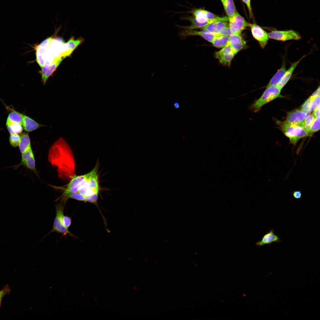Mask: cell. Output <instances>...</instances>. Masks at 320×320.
I'll use <instances>...</instances> for the list:
<instances>
[{
	"label": "cell",
	"instance_id": "cell-36",
	"mask_svg": "<svg viewBox=\"0 0 320 320\" xmlns=\"http://www.w3.org/2000/svg\"><path fill=\"white\" fill-rule=\"evenodd\" d=\"M61 221L63 225L66 228L68 229L71 223V218L63 215L61 217Z\"/></svg>",
	"mask_w": 320,
	"mask_h": 320
},
{
	"label": "cell",
	"instance_id": "cell-15",
	"mask_svg": "<svg viewBox=\"0 0 320 320\" xmlns=\"http://www.w3.org/2000/svg\"><path fill=\"white\" fill-rule=\"evenodd\" d=\"M228 26L227 21H217L212 23L201 29H204L215 34L219 35V32L223 28Z\"/></svg>",
	"mask_w": 320,
	"mask_h": 320
},
{
	"label": "cell",
	"instance_id": "cell-2",
	"mask_svg": "<svg viewBox=\"0 0 320 320\" xmlns=\"http://www.w3.org/2000/svg\"><path fill=\"white\" fill-rule=\"evenodd\" d=\"M281 90L277 86L267 87L261 97L256 100L249 107V110L254 112L259 111L263 106L278 97H283Z\"/></svg>",
	"mask_w": 320,
	"mask_h": 320
},
{
	"label": "cell",
	"instance_id": "cell-9",
	"mask_svg": "<svg viewBox=\"0 0 320 320\" xmlns=\"http://www.w3.org/2000/svg\"><path fill=\"white\" fill-rule=\"evenodd\" d=\"M179 34L180 36L182 38L192 36H200L211 43L215 37L217 35L210 32L204 29H201L200 30L196 29H182Z\"/></svg>",
	"mask_w": 320,
	"mask_h": 320
},
{
	"label": "cell",
	"instance_id": "cell-16",
	"mask_svg": "<svg viewBox=\"0 0 320 320\" xmlns=\"http://www.w3.org/2000/svg\"><path fill=\"white\" fill-rule=\"evenodd\" d=\"M22 124L24 129L26 131L30 132L38 128L45 126L37 123L30 117L23 115Z\"/></svg>",
	"mask_w": 320,
	"mask_h": 320
},
{
	"label": "cell",
	"instance_id": "cell-27",
	"mask_svg": "<svg viewBox=\"0 0 320 320\" xmlns=\"http://www.w3.org/2000/svg\"><path fill=\"white\" fill-rule=\"evenodd\" d=\"M23 165L36 172L35 160L33 153L26 159Z\"/></svg>",
	"mask_w": 320,
	"mask_h": 320
},
{
	"label": "cell",
	"instance_id": "cell-28",
	"mask_svg": "<svg viewBox=\"0 0 320 320\" xmlns=\"http://www.w3.org/2000/svg\"><path fill=\"white\" fill-rule=\"evenodd\" d=\"M99 189L90 188L83 187L80 189L78 192L85 196H89L95 193H98Z\"/></svg>",
	"mask_w": 320,
	"mask_h": 320
},
{
	"label": "cell",
	"instance_id": "cell-25",
	"mask_svg": "<svg viewBox=\"0 0 320 320\" xmlns=\"http://www.w3.org/2000/svg\"><path fill=\"white\" fill-rule=\"evenodd\" d=\"M23 116V115L15 111H12L9 114L7 121L22 124Z\"/></svg>",
	"mask_w": 320,
	"mask_h": 320
},
{
	"label": "cell",
	"instance_id": "cell-39",
	"mask_svg": "<svg viewBox=\"0 0 320 320\" xmlns=\"http://www.w3.org/2000/svg\"><path fill=\"white\" fill-rule=\"evenodd\" d=\"M242 1L247 6L249 10L250 17L251 18L252 17V13L251 5L250 0H242Z\"/></svg>",
	"mask_w": 320,
	"mask_h": 320
},
{
	"label": "cell",
	"instance_id": "cell-18",
	"mask_svg": "<svg viewBox=\"0 0 320 320\" xmlns=\"http://www.w3.org/2000/svg\"><path fill=\"white\" fill-rule=\"evenodd\" d=\"M286 70V64L284 63L281 67L274 74L270 80L267 87L271 86H276L282 79Z\"/></svg>",
	"mask_w": 320,
	"mask_h": 320
},
{
	"label": "cell",
	"instance_id": "cell-38",
	"mask_svg": "<svg viewBox=\"0 0 320 320\" xmlns=\"http://www.w3.org/2000/svg\"><path fill=\"white\" fill-rule=\"evenodd\" d=\"M232 34L229 26L223 28L219 33V35L230 36Z\"/></svg>",
	"mask_w": 320,
	"mask_h": 320
},
{
	"label": "cell",
	"instance_id": "cell-12",
	"mask_svg": "<svg viewBox=\"0 0 320 320\" xmlns=\"http://www.w3.org/2000/svg\"><path fill=\"white\" fill-rule=\"evenodd\" d=\"M228 44L235 55L244 48L246 42L240 34H233L229 36Z\"/></svg>",
	"mask_w": 320,
	"mask_h": 320
},
{
	"label": "cell",
	"instance_id": "cell-3",
	"mask_svg": "<svg viewBox=\"0 0 320 320\" xmlns=\"http://www.w3.org/2000/svg\"><path fill=\"white\" fill-rule=\"evenodd\" d=\"M181 19L187 20L191 23L190 26L179 25L178 27L182 29L193 30L198 28L201 29L209 24L217 21H229V18L227 17H216L211 19L198 18L193 16L188 15H184L180 17Z\"/></svg>",
	"mask_w": 320,
	"mask_h": 320
},
{
	"label": "cell",
	"instance_id": "cell-11",
	"mask_svg": "<svg viewBox=\"0 0 320 320\" xmlns=\"http://www.w3.org/2000/svg\"><path fill=\"white\" fill-rule=\"evenodd\" d=\"M65 58L64 57H60L51 63L45 64L42 67L41 73L42 81L44 85Z\"/></svg>",
	"mask_w": 320,
	"mask_h": 320
},
{
	"label": "cell",
	"instance_id": "cell-37",
	"mask_svg": "<svg viewBox=\"0 0 320 320\" xmlns=\"http://www.w3.org/2000/svg\"><path fill=\"white\" fill-rule=\"evenodd\" d=\"M98 193H96L89 196H85L86 201L96 204L98 198Z\"/></svg>",
	"mask_w": 320,
	"mask_h": 320
},
{
	"label": "cell",
	"instance_id": "cell-19",
	"mask_svg": "<svg viewBox=\"0 0 320 320\" xmlns=\"http://www.w3.org/2000/svg\"><path fill=\"white\" fill-rule=\"evenodd\" d=\"M97 164L92 170V173L91 175L88 177L86 184L83 187L99 189L97 174Z\"/></svg>",
	"mask_w": 320,
	"mask_h": 320
},
{
	"label": "cell",
	"instance_id": "cell-34",
	"mask_svg": "<svg viewBox=\"0 0 320 320\" xmlns=\"http://www.w3.org/2000/svg\"><path fill=\"white\" fill-rule=\"evenodd\" d=\"M66 197L68 198H72L78 201L86 202L85 196L78 192L69 195L67 196Z\"/></svg>",
	"mask_w": 320,
	"mask_h": 320
},
{
	"label": "cell",
	"instance_id": "cell-21",
	"mask_svg": "<svg viewBox=\"0 0 320 320\" xmlns=\"http://www.w3.org/2000/svg\"><path fill=\"white\" fill-rule=\"evenodd\" d=\"M84 41V38L81 37L76 40L74 39L73 37L71 38L66 44L67 50V56H68L71 54Z\"/></svg>",
	"mask_w": 320,
	"mask_h": 320
},
{
	"label": "cell",
	"instance_id": "cell-26",
	"mask_svg": "<svg viewBox=\"0 0 320 320\" xmlns=\"http://www.w3.org/2000/svg\"><path fill=\"white\" fill-rule=\"evenodd\" d=\"M91 174V172L81 175H75L71 179L69 183L68 184L67 188L65 190H68L72 188L78 183L84 180L85 178L89 176Z\"/></svg>",
	"mask_w": 320,
	"mask_h": 320
},
{
	"label": "cell",
	"instance_id": "cell-32",
	"mask_svg": "<svg viewBox=\"0 0 320 320\" xmlns=\"http://www.w3.org/2000/svg\"><path fill=\"white\" fill-rule=\"evenodd\" d=\"M320 129L319 117L315 118L311 127L309 132L312 133L319 131Z\"/></svg>",
	"mask_w": 320,
	"mask_h": 320
},
{
	"label": "cell",
	"instance_id": "cell-24",
	"mask_svg": "<svg viewBox=\"0 0 320 320\" xmlns=\"http://www.w3.org/2000/svg\"><path fill=\"white\" fill-rule=\"evenodd\" d=\"M7 129L10 134H18L23 131L22 124L17 123L6 122Z\"/></svg>",
	"mask_w": 320,
	"mask_h": 320
},
{
	"label": "cell",
	"instance_id": "cell-22",
	"mask_svg": "<svg viewBox=\"0 0 320 320\" xmlns=\"http://www.w3.org/2000/svg\"><path fill=\"white\" fill-rule=\"evenodd\" d=\"M229 36L217 35L213 40L212 43L213 46L217 48H223L228 44Z\"/></svg>",
	"mask_w": 320,
	"mask_h": 320
},
{
	"label": "cell",
	"instance_id": "cell-23",
	"mask_svg": "<svg viewBox=\"0 0 320 320\" xmlns=\"http://www.w3.org/2000/svg\"><path fill=\"white\" fill-rule=\"evenodd\" d=\"M225 12L230 19L236 12L233 0H225L223 3Z\"/></svg>",
	"mask_w": 320,
	"mask_h": 320
},
{
	"label": "cell",
	"instance_id": "cell-41",
	"mask_svg": "<svg viewBox=\"0 0 320 320\" xmlns=\"http://www.w3.org/2000/svg\"><path fill=\"white\" fill-rule=\"evenodd\" d=\"M320 95V87H319L316 90V91L312 94V95L310 97L312 100H313L316 97Z\"/></svg>",
	"mask_w": 320,
	"mask_h": 320
},
{
	"label": "cell",
	"instance_id": "cell-44",
	"mask_svg": "<svg viewBox=\"0 0 320 320\" xmlns=\"http://www.w3.org/2000/svg\"><path fill=\"white\" fill-rule=\"evenodd\" d=\"M174 106L176 108H179V103L177 102H175L174 104Z\"/></svg>",
	"mask_w": 320,
	"mask_h": 320
},
{
	"label": "cell",
	"instance_id": "cell-31",
	"mask_svg": "<svg viewBox=\"0 0 320 320\" xmlns=\"http://www.w3.org/2000/svg\"><path fill=\"white\" fill-rule=\"evenodd\" d=\"M20 138V136L18 134H10L9 137L10 145L14 147H17L19 145Z\"/></svg>",
	"mask_w": 320,
	"mask_h": 320
},
{
	"label": "cell",
	"instance_id": "cell-6",
	"mask_svg": "<svg viewBox=\"0 0 320 320\" xmlns=\"http://www.w3.org/2000/svg\"><path fill=\"white\" fill-rule=\"evenodd\" d=\"M268 34L269 38L282 41L292 40H298L301 37L298 33L292 30L272 31Z\"/></svg>",
	"mask_w": 320,
	"mask_h": 320
},
{
	"label": "cell",
	"instance_id": "cell-13",
	"mask_svg": "<svg viewBox=\"0 0 320 320\" xmlns=\"http://www.w3.org/2000/svg\"><path fill=\"white\" fill-rule=\"evenodd\" d=\"M281 241L279 236L275 234L273 229H271L263 235L260 241L256 243V245L261 247L265 245H270L272 243H279Z\"/></svg>",
	"mask_w": 320,
	"mask_h": 320
},
{
	"label": "cell",
	"instance_id": "cell-33",
	"mask_svg": "<svg viewBox=\"0 0 320 320\" xmlns=\"http://www.w3.org/2000/svg\"><path fill=\"white\" fill-rule=\"evenodd\" d=\"M312 100L310 97L302 105L301 110L306 113H308L310 112L309 109Z\"/></svg>",
	"mask_w": 320,
	"mask_h": 320
},
{
	"label": "cell",
	"instance_id": "cell-40",
	"mask_svg": "<svg viewBox=\"0 0 320 320\" xmlns=\"http://www.w3.org/2000/svg\"><path fill=\"white\" fill-rule=\"evenodd\" d=\"M292 196L294 198L297 199L301 198L302 196V193L299 190L294 191L292 193Z\"/></svg>",
	"mask_w": 320,
	"mask_h": 320
},
{
	"label": "cell",
	"instance_id": "cell-8",
	"mask_svg": "<svg viewBox=\"0 0 320 320\" xmlns=\"http://www.w3.org/2000/svg\"><path fill=\"white\" fill-rule=\"evenodd\" d=\"M234 55L231 47L228 44L220 50L215 52V57L221 64L229 66Z\"/></svg>",
	"mask_w": 320,
	"mask_h": 320
},
{
	"label": "cell",
	"instance_id": "cell-46",
	"mask_svg": "<svg viewBox=\"0 0 320 320\" xmlns=\"http://www.w3.org/2000/svg\"><path fill=\"white\" fill-rule=\"evenodd\" d=\"M1 298L0 299V303H1Z\"/></svg>",
	"mask_w": 320,
	"mask_h": 320
},
{
	"label": "cell",
	"instance_id": "cell-4",
	"mask_svg": "<svg viewBox=\"0 0 320 320\" xmlns=\"http://www.w3.org/2000/svg\"><path fill=\"white\" fill-rule=\"evenodd\" d=\"M228 25L233 34H240L241 32L248 27L250 23L247 22L237 12L229 19Z\"/></svg>",
	"mask_w": 320,
	"mask_h": 320
},
{
	"label": "cell",
	"instance_id": "cell-29",
	"mask_svg": "<svg viewBox=\"0 0 320 320\" xmlns=\"http://www.w3.org/2000/svg\"><path fill=\"white\" fill-rule=\"evenodd\" d=\"M32 153H33V151L32 148H31L24 153H22L21 160L19 164L14 166H11V167H14L15 169H18L20 166L23 165L26 159Z\"/></svg>",
	"mask_w": 320,
	"mask_h": 320
},
{
	"label": "cell",
	"instance_id": "cell-17",
	"mask_svg": "<svg viewBox=\"0 0 320 320\" xmlns=\"http://www.w3.org/2000/svg\"><path fill=\"white\" fill-rule=\"evenodd\" d=\"M183 12L191 14L193 16L198 18L211 19L217 17L214 14L201 9H192Z\"/></svg>",
	"mask_w": 320,
	"mask_h": 320
},
{
	"label": "cell",
	"instance_id": "cell-5",
	"mask_svg": "<svg viewBox=\"0 0 320 320\" xmlns=\"http://www.w3.org/2000/svg\"><path fill=\"white\" fill-rule=\"evenodd\" d=\"M55 207L56 216L53 223V228L49 233L55 231L64 234H68L71 236L75 237L68 231V229L64 227L62 223L61 217L63 215L64 204H57L55 206Z\"/></svg>",
	"mask_w": 320,
	"mask_h": 320
},
{
	"label": "cell",
	"instance_id": "cell-10",
	"mask_svg": "<svg viewBox=\"0 0 320 320\" xmlns=\"http://www.w3.org/2000/svg\"><path fill=\"white\" fill-rule=\"evenodd\" d=\"M308 113L301 110H293L287 113L286 121L289 123L298 124L304 127V121Z\"/></svg>",
	"mask_w": 320,
	"mask_h": 320
},
{
	"label": "cell",
	"instance_id": "cell-43",
	"mask_svg": "<svg viewBox=\"0 0 320 320\" xmlns=\"http://www.w3.org/2000/svg\"><path fill=\"white\" fill-rule=\"evenodd\" d=\"M7 289H4L0 291V299L7 292Z\"/></svg>",
	"mask_w": 320,
	"mask_h": 320
},
{
	"label": "cell",
	"instance_id": "cell-1",
	"mask_svg": "<svg viewBox=\"0 0 320 320\" xmlns=\"http://www.w3.org/2000/svg\"><path fill=\"white\" fill-rule=\"evenodd\" d=\"M278 123L282 132L289 139L290 143L294 145H295L301 139L311 135L303 127L300 125L286 121H279Z\"/></svg>",
	"mask_w": 320,
	"mask_h": 320
},
{
	"label": "cell",
	"instance_id": "cell-45",
	"mask_svg": "<svg viewBox=\"0 0 320 320\" xmlns=\"http://www.w3.org/2000/svg\"><path fill=\"white\" fill-rule=\"evenodd\" d=\"M220 0L223 3L225 0Z\"/></svg>",
	"mask_w": 320,
	"mask_h": 320
},
{
	"label": "cell",
	"instance_id": "cell-35",
	"mask_svg": "<svg viewBox=\"0 0 320 320\" xmlns=\"http://www.w3.org/2000/svg\"><path fill=\"white\" fill-rule=\"evenodd\" d=\"M319 106H320V95L317 97L312 101L310 107V112L313 111Z\"/></svg>",
	"mask_w": 320,
	"mask_h": 320
},
{
	"label": "cell",
	"instance_id": "cell-42",
	"mask_svg": "<svg viewBox=\"0 0 320 320\" xmlns=\"http://www.w3.org/2000/svg\"><path fill=\"white\" fill-rule=\"evenodd\" d=\"M313 111V114L315 118L320 117V106L316 108Z\"/></svg>",
	"mask_w": 320,
	"mask_h": 320
},
{
	"label": "cell",
	"instance_id": "cell-30",
	"mask_svg": "<svg viewBox=\"0 0 320 320\" xmlns=\"http://www.w3.org/2000/svg\"><path fill=\"white\" fill-rule=\"evenodd\" d=\"M315 118L313 114H310L306 116L305 119L304 127L309 132Z\"/></svg>",
	"mask_w": 320,
	"mask_h": 320
},
{
	"label": "cell",
	"instance_id": "cell-20",
	"mask_svg": "<svg viewBox=\"0 0 320 320\" xmlns=\"http://www.w3.org/2000/svg\"><path fill=\"white\" fill-rule=\"evenodd\" d=\"M19 147L21 154L31 148L30 140L28 134L24 133L20 136Z\"/></svg>",
	"mask_w": 320,
	"mask_h": 320
},
{
	"label": "cell",
	"instance_id": "cell-14",
	"mask_svg": "<svg viewBox=\"0 0 320 320\" xmlns=\"http://www.w3.org/2000/svg\"><path fill=\"white\" fill-rule=\"evenodd\" d=\"M305 57V55H304L297 61L292 63L289 69L286 70L281 81L276 86L279 89L281 90L288 82L297 66Z\"/></svg>",
	"mask_w": 320,
	"mask_h": 320
},
{
	"label": "cell",
	"instance_id": "cell-7",
	"mask_svg": "<svg viewBox=\"0 0 320 320\" xmlns=\"http://www.w3.org/2000/svg\"><path fill=\"white\" fill-rule=\"evenodd\" d=\"M249 27L254 38L258 42L261 48H265L269 39L268 33L257 24H250Z\"/></svg>",
	"mask_w": 320,
	"mask_h": 320
}]
</instances>
